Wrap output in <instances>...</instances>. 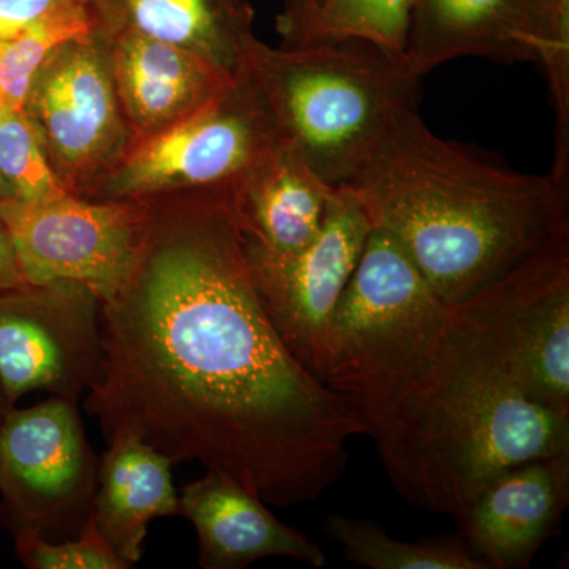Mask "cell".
Listing matches in <instances>:
<instances>
[{
    "mask_svg": "<svg viewBox=\"0 0 569 569\" xmlns=\"http://www.w3.org/2000/svg\"><path fill=\"white\" fill-rule=\"evenodd\" d=\"M148 200L137 260L102 299L103 377L84 410L107 443L138 438L274 507L317 500L365 426L266 316L227 189Z\"/></svg>",
    "mask_w": 569,
    "mask_h": 569,
    "instance_id": "6da1fadb",
    "label": "cell"
},
{
    "mask_svg": "<svg viewBox=\"0 0 569 569\" xmlns=\"http://www.w3.org/2000/svg\"><path fill=\"white\" fill-rule=\"evenodd\" d=\"M348 186L449 307L569 236L568 183L486 162L430 132L417 108Z\"/></svg>",
    "mask_w": 569,
    "mask_h": 569,
    "instance_id": "7a4b0ae2",
    "label": "cell"
},
{
    "mask_svg": "<svg viewBox=\"0 0 569 569\" xmlns=\"http://www.w3.org/2000/svg\"><path fill=\"white\" fill-rule=\"evenodd\" d=\"M389 481L413 507L456 516L508 468L569 452V415L530 399L466 307L421 370L365 421Z\"/></svg>",
    "mask_w": 569,
    "mask_h": 569,
    "instance_id": "3957f363",
    "label": "cell"
},
{
    "mask_svg": "<svg viewBox=\"0 0 569 569\" xmlns=\"http://www.w3.org/2000/svg\"><path fill=\"white\" fill-rule=\"evenodd\" d=\"M276 141L329 186H348L406 112L419 78L361 40L269 48L258 41L241 77Z\"/></svg>",
    "mask_w": 569,
    "mask_h": 569,
    "instance_id": "277c9868",
    "label": "cell"
},
{
    "mask_svg": "<svg viewBox=\"0 0 569 569\" xmlns=\"http://www.w3.org/2000/svg\"><path fill=\"white\" fill-rule=\"evenodd\" d=\"M451 312L396 239L373 227L329 321L318 378L365 426L426 365Z\"/></svg>",
    "mask_w": 569,
    "mask_h": 569,
    "instance_id": "5b68a950",
    "label": "cell"
},
{
    "mask_svg": "<svg viewBox=\"0 0 569 569\" xmlns=\"http://www.w3.org/2000/svg\"><path fill=\"white\" fill-rule=\"evenodd\" d=\"M78 400L11 408L0 429V516L13 537L74 538L92 518L99 479Z\"/></svg>",
    "mask_w": 569,
    "mask_h": 569,
    "instance_id": "8992f818",
    "label": "cell"
},
{
    "mask_svg": "<svg viewBox=\"0 0 569 569\" xmlns=\"http://www.w3.org/2000/svg\"><path fill=\"white\" fill-rule=\"evenodd\" d=\"M22 111L52 173L78 197H88L130 149L107 44L93 31L41 63Z\"/></svg>",
    "mask_w": 569,
    "mask_h": 569,
    "instance_id": "52a82bcc",
    "label": "cell"
},
{
    "mask_svg": "<svg viewBox=\"0 0 569 569\" xmlns=\"http://www.w3.org/2000/svg\"><path fill=\"white\" fill-rule=\"evenodd\" d=\"M276 137L244 78L211 107L138 142L89 192L91 200H148L228 189Z\"/></svg>",
    "mask_w": 569,
    "mask_h": 569,
    "instance_id": "ba28073f",
    "label": "cell"
},
{
    "mask_svg": "<svg viewBox=\"0 0 569 569\" xmlns=\"http://www.w3.org/2000/svg\"><path fill=\"white\" fill-rule=\"evenodd\" d=\"M149 200H91L67 193L47 201H0L28 284L77 282L108 298L137 260Z\"/></svg>",
    "mask_w": 569,
    "mask_h": 569,
    "instance_id": "9c48e42d",
    "label": "cell"
},
{
    "mask_svg": "<svg viewBox=\"0 0 569 569\" xmlns=\"http://www.w3.org/2000/svg\"><path fill=\"white\" fill-rule=\"evenodd\" d=\"M99 295L51 282L0 291V385L11 403L36 391L78 400L100 383Z\"/></svg>",
    "mask_w": 569,
    "mask_h": 569,
    "instance_id": "30bf717a",
    "label": "cell"
},
{
    "mask_svg": "<svg viewBox=\"0 0 569 569\" xmlns=\"http://www.w3.org/2000/svg\"><path fill=\"white\" fill-rule=\"evenodd\" d=\"M535 402L569 415V236L460 305Z\"/></svg>",
    "mask_w": 569,
    "mask_h": 569,
    "instance_id": "8fae6325",
    "label": "cell"
},
{
    "mask_svg": "<svg viewBox=\"0 0 569 569\" xmlns=\"http://www.w3.org/2000/svg\"><path fill=\"white\" fill-rule=\"evenodd\" d=\"M372 228L358 192L337 186L320 234L305 249L272 257L244 244L266 316L296 361L317 378L323 367L329 321Z\"/></svg>",
    "mask_w": 569,
    "mask_h": 569,
    "instance_id": "7c38bea8",
    "label": "cell"
},
{
    "mask_svg": "<svg viewBox=\"0 0 569 569\" xmlns=\"http://www.w3.org/2000/svg\"><path fill=\"white\" fill-rule=\"evenodd\" d=\"M569 503V452L529 460L490 479L458 519L468 549L488 569H526L559 533Z\"/></svg>",
    "mask_w": 569,
    "mask_h": 569,
    "instance_id": "4fadbf2b",
    "label": "cell"
},
{
    "mask_svg": "<svg viewBox=\"0 0 569 569\" xmlns=\"http://www.w3.org/2000/svg\"><path fill=\"white\" fill-rule=\"evenodd\" d=\"M130 130V148L211 107L239 78L193 52L132 31L97 32Z\"/></svg>",
    "mask_w": 569,
    "mask_h": 569,
    "instance_id": "5bb4252c",
    "label": "cell"
},
{
    "mask_svg": "<svg viewBox=\"0 0 569 569\" xmlns=\"http://www.w3.org/2000/svg\"><path fill=\"white\" fill-rule=\"evenodd\" d=\"M266 501L238 481L206 470L183 486L179 516L192 523L200 545V567L244 569L268 557H287L323 568V549L276 518Z\"/></svg>",
    "mask_w": 569,
    "mask_h": 569,
    "instance_id": "9a60e30c",
    "label": "cell"
},
{
    "mask_svg": "<svg viewBox=\"0 0 569 569\" xmlns=\"http://www.w3.org/2000/svg\"><path fill=\"white\" fill-rule=\"evenodd\" d=\"M535 61V0H410L403 63L421 78L452 59Z\"/></svg>",
    "mask_w": 569,
    "mask_h": 569,
    "instance_id": "2e32d148",
    "label": "cell"
},
{
    "mask_svg": "<svg viewBox=\"0 0 569 569\" xmlns=\"http://www.w3.org/2000/svg\"><path fill=\"white\" fill-rule=\"evenodd\" d=\"M335 186L276 142L227 189L242 239L257 252L284 257L320 234Z\"/></svg>",
    "mask_w": 569,
    "mask_h": 569,
    "instance_id": "e0dca14e",
    "label": "cell"
},
{
    "mask_svg": "<svg viewBox=\"0 0 569 569\" xmlns=\"http://www.w3.org/2000/svg\"><path fill=\"white\" fill-rule=\"evenodd\" d=\"M93 31H132L176 44L239 78L254 44L247 0H84Z\"/></svg>",
    "mask_w": 569,
    "mask_h": 569,
    "instance_id": "ac0fdd59",
    "label": "cell"
},
{
    "mask_svg": "<svg viewBox=\"0 0 569 569\" xmlns=\"http://www.w3.org/2000/svg\"><path fill=\"white\" fill-rule=\"evenodd\" d=\"M173 463L134 437L108 443L99 463L92 520L130 568L141 560L149 523L179 515Z\"/></svg>",
    "mask_w": 569,
    "mask_h": 569,
    "instance_id": "d6986e66",
    "label": "cell"
},
{
    "mask_svg": "<svg viewBox=\"0 0 569 569\" xmlns=\"http://www.w3.org/2000/svg\"><path fill=\"white\" fill-rule=\"evenodd\" d=\"M410 0H287L277 18L283 44L361 40L403 63Z\"/></svg>",
    "mask_w": 569,
    "mask_h": 569,
    "instance_id": "ffe728a7",
    "label": "cell"
},
{
    "mask_svg": "<svg viewBox=\"0 0 569 569\" xmlns=\"http://www.w3.org/2000/svg\"><path fill=\"white\" fill-rule=\"evenodd\" d=\"M325 531L348 561L370 569H488L460 537L400 541L372 520L337 512L326 518Z\"/></svg>",
    "mask_w": 569,
    "mask_h": 569,
    "instance_id": "44dd1931",
    "label": "cell"
},
{
    "mask_svg": "<svg viewBox=\"0 0 569 569\" xmlns=\"http://www.w3.org/2000/svg\"><path fill=\"white\" fill-rule=\"evenodd\" d=\"M84 0H67L9 40L0 41V103L22 110L33 74L61 44L91 36Z\"/></svg>",
    "mask_w": 569,
    "mask_h": 569,
    "instance_id": "7402d4cb",
    "label": "cell"
},
{
    "mask_svg": "<svg viewBox=\"0 0 569 569\" xmlns=\"http://www.w3.org/2000/svg\"><path fill=\"white\" fill-rule=\"evenodd\" d=\"M538 56L556 111V162L550 173L569 181V0H535Z\"/></svg>",
    "mask_w": 569,
    "mask_h": 569,
    "instance_id": "603a6c76",
    "label": "cell"
},
{
    "mask_svg": "<svg viewBox=\"0 0 569 569\" xmlns=\"http://www.w3.org/2000/svg\"><path fill=\"white\" fill-rule=\"evenodd\" d=\"M0 176L17 200L47 201L70 193L52 173L24 111L0 103Z\"/></svg>",
    "mask_w": 569,
    "mask_h": 569,
    "instance_id": "cb8c5ba5",
    "label": "cell"
},
{
    "mask_svg": "<svg viewBox=\"0 0 569 569\" xmlns=\"http://www.w3.org/2000/svg\"><path fill=\"white\" fill-rule=\"evenodd\" d=\"M17 556L31 569H127L130 568L112 550L93 520L78 537L48 541L36 535L14 537Z\"/></svg>",
    "mask_w": 569,
    "mask_h": 569,
    "instance_id": "d4e9b609",
    "label": "cell"
},
{
    "mask_svg": "<svg viewBox=\"0 0 569 569\" xmlns=\"http://www.w3.org/2000/svg\"><path fill=\"white\" fill-rule=\"evenodd\" d=\"M67 0H0V41L9 40Z\"/></svg>",
    "mask_w": 569,
    "mask_h": 569,
    "instance_id": "484cf974",
    "label": "cell"
},
{
    "mask_svg": "<svg viewBox=\"0 0 569 569\" xmlns=\"http://www.w3.org/2000/svg\"><path fill=\"white\" fill-rule=\"evenodd\" d=\"M20 261L6 227L0 222V291L26 287Z\"/></svg>",
    "mask_w": 569,
    "mask_h": 569,
    "instance_id": "4316f807",
    "label": "cell"
},
{
    "mask_svg": "<svg viewBox=\"0 0 569 569\" xmlns=\"http://www.w3.org/2000/svg\"><path fill=\"white\" fill-rule=\"evenodd\" d=\"M13 407L6 391H3L2 385H0V429H2L3 421H6L7 415H9V411Z\"/></svg>",
    "mask_w": 569,
    "mask_h": 569,
    "instance_id": "83f0119b",
    "label": "cell"
},
{
    "mask_svg": "<svg viewBox=\"0 0 569 569\" xmlns=\"http://www.w3.org/2000/svg\"><path fill=\"white\" fill-rule=\"evenodd\" d=\"M11 198H14V194L11 192L9 183L0 176V201L11 200Z\"/></svg>",
    "mask_w": 569,
    "mask_h": 569,
    "instance_id": "f1b7e54d",
    "label": "cell"
},
{
    "mask_svg": "<svg viewBox=\"0 0 569 569\" xmlns=\"http://www.w3.org/2000/svg\"><path fill=\"white\" fill-rule=\"evenodd\" d=\"M306 2H309V3H318V2H320V0H306Z\"/></svg>",
    "mask_w": 569,
    "mask_h": 569,
    "instance_id": "f546056e",
    "label": "cell"
}]
</instances>
